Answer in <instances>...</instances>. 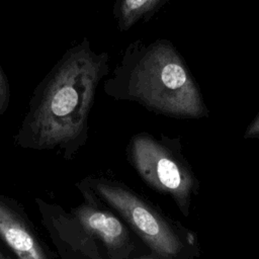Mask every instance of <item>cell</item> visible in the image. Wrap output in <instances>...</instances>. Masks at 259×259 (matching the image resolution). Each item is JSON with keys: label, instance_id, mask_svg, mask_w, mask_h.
Returning a JSON list of instances; mask_svg holds the SVG:
<instances>
[{"label": "cell", "instance_id": "52a82bcc", "mask_svg": "<svg viewBox=\"0 0 259 259\" xmlns=\"http://www.w3.org/2000/svg\"><path fill=\"white\" fill-rule=\"evenodd\" d=\"M169 0H113L112 13L121 32L139 22H148Z\"/></svg>", "mask_w": 259, "mask_h": 259}, {"label": "cell", "instance_id": "30bf717a", "mask_svg": "<svg viewBox=\"0 0 259 259\" xmlns=\"http://www.w3.org/2000/svg\"><path fill=\"white\" fill-rule=\"evenodd\" d=\"M0 259H8V258H6V257H5V256L0 252Z\"/></svg>", "mask_w": 259, "mask_h": 259}, {"label": "cell", "instance_id": "7a4b0ae2", "mask_svg": "<svg viewBox=\"0 0 259 259\" xmlns=\"http://www.w3.org/2000/svg\"><path fill=\"white\" fill-rule=\"evenodd\" d=\"M115 100L136 102L147 110L172 118L199 119L209 110L191 70L172 41L138 38L124 50L104 83Z\"/></svg>", "mask_w": 259, "mask_h": 259}, {"label": "cell", "instance_id": "277c9868", "mask_svg": "<svg viewBox=\"0 0 259 259\" xmlns=\"http://www.w3.org/2000/svg\"><path fill=\"white\" fill-rule=\"evenodd\" d=\"M92 187L154 252L165 259L179 253L181 244L176 234L144 200L127 189L112 183L94 181Z\"/></svg>", "mask_w": 259, "mask_h": 259}, {"label": "cell", "instance_id": "ba28073f", "mask_svg": "<svg viewBox=\"0 0 259 259\" xmlns=\"http://www.w3.org/2000/svg\"><path fill=\"white\" fill-rule=\"evenodd\" d=\"M10 99V91L9 84L6 79V76L0 67V115L4 113L7 109Z\"/></svg>", "mask_w": 259, "mask_h": 259}, {"label": "cell", "instance_id": "9c48e42d", "mask_svg": "<svg viewBox=\"0 0 259 259\" xmlns=\"http://www.w3.org/2000/svg\"><path fill=\"white\" fill-rule=\"evenodd\" d=\"M244 138L259 140V111L247 126L244 133Z\"/></svg>", "mask_w": 259, "mask_h": 259}, {"label": "cell", "instance_id": "3957f363", "mask_svg": "<svg viewBox=\"0 0 259 259\" xmlns=\"http://www.w3.org/2000/svg\"><path fill=\"white\" fill-rule=\"evenodd\" d=\"M180 139L139 133L128 144L131 162L152 188L170 195L186 214L194 177L181 156Z\"/></svg>", "mask_w": 259, "mask_h": 259}, {"label": "cell", "instance_id": "6da1fadb", "mask_svg": "<svg viewBox=\"0 0 259 259\" xmlns=\"http://www.w3.org/2000/svg\"><path fill=\"white\" fill-rule=\"evenodd\" d=\"M109 73V55L89 40L71 47L38 84L15 141L32 149L74 152L88 136V118L100 81Z\"/></svg>", "mask_w": 259, "mask_h": 259}, {"label": "cell", "instance_id": "8992f818", "mask_svg": "<svg viewBox=\"0 0 259 259\" xmlns=\"http://www.w3.org/2000/svg\"><path fill=\"white\" fill-rule=\"evenodd\" d=\"M0 238L17 259H48L23 219L0 199Z\"/></svg>", "mask_w": 259, "mask_h": 259}, {"label": "cell", "instance_id": "5b68a950", "mask_svg": "<svg viewBox=\"0 0 259 259\" xmlns=\"http://www.w3.org/2000/svg\"><path fill=\"white\" fill-rule=\"evenodd\" d=\"M76 214L83 229L103 243L112 258L121 259L131 252L130 234L116 217L88 205L79 207Z\"/></svg>", "mask_w": 259, "mask_h": 259}]
</instances>
